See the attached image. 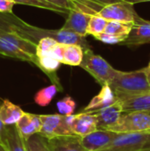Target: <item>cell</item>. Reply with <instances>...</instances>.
<instances>
[{
	"label": "cell",
	"instance_id": "1",
	"mask_svg": "<svg viewBox=\"0 0 150 151\" xmlns=\"http://www.w3.org/2000/svg\"><path fill=\"white\" fill-rule=\"evenodd\" d=\"M108 85L117 98L149 92L150 73H148L146 67L133 72L118 70L116 75Z\"/></svg>",
	"mask_w": 150,
	"mask_h": 151
},
{
	"label": "cell",
	"instance_id": "2",
	"mask_svg": "<svg viewBox=\"0 0 150 151\" xmlns=\"http://www.w3.org/2000/svg\"><path fill=\"white\" fill-rule=\"evenodd\" d=\"M80 66L93 76L102 86L109 84L118 71L100 55L95 54L90 48L83 50V59Z\"/></svg>",
	"mask_w": 150,
	"mask_h": 151
},
{
	"label": "cell",
	"instance_id": "3",
	"mask_svg": "<svg viewBox=\"0 0 150 151\" xmlns=\"http://www.w3.org/2000/svg\"><path fill=\"white\" fill-rule=\"evenodd\" d=\"M118 121L107 128L118 134H150L149 111H129L124 112Z\"/></svg>",
	"mask_w": 150,
	"mask_h": 151
},
{
	"label": "cell",
	"instance_id": "4",
	"mask_svg": "<svg viewBox=\"0 0 150 151\" xmlns=\"http://www.w3.org/2000/svg\"><path fill=\"white\" fill-rule=\"evenodd\" d=\"M95 14L107 20L133 23L134 25L142 24L146 21L136 12L133 8V4L125 1H120L103 6Z\"/></svg>",
	"mask_w": 150,
	"mask_h": 151
},
{
	"label": "cell",
	"instance_id": "5",
	"mask_svg": "<svg viewBox=\"0 0 150 151\" xmlns=\"http://www.w3.org/2000/svg\"><path fill=\"white\" fill-rule=\"evenodd\" d=\"M148 134H118L104 149L98 151H139L145 147Z\"/></svg>",
	"mask_w": 150,
	"mask_h": 151
},
{
	"label": "cell",
	"instance_id": "6",
	"mask_svg": "<svg viewBox=\"0 0 150 151\" xmlns=\"http://www.w3.org/2000/svg\"><path fill=\"white\" fill-rule=\"evenodd\" d=\"M41 119L42 127L38 134L47 140L57 136L73 135L72 130L67 127L64 120V115H41Z\"/></svg>",
	"mask_w": 150,
	"mask_h": 151
},
{
	"label": "cell",
	"instance_id": "7",
	"mask_svg": "<svg viewBox=\"0 0 150 151\" xmlns=\"http://www.w3.org/2000/svg\"><path fill=\"white\" fill-rule=\"evenodd\" d=\"M67 14L68 17L66 19V21L61 29L72 31L81 36L86 37L88 35L87 29L88 22L93 14L83 11L77 4L74 8L71 9Z\"/></svg>",
	"mask_w": 150,
	"mask_h": 151
},
{
	"label": "cell",
	"instance_id": "8",
	"mask_svg": "<svg viewBox=\"0 0 150 151\" xmlns=\"http://www.w3.org/2000/svg\"><path fill=\"white\" fill-rule=\"evenodd\" d=\"M118 134V133L110 130L97 129L80 137V142L87 151H98L107 147Z\"/></svg>",
	"mask_w": 150,
	"mask_h": 151
},
{
	"label": "cell",
	"instance_id": "9",
	"mask_svg": "<svg viewBox=\"0 0 150 151\" xmlns=\"http://www.w3.org/2000/svg\"><path fill=\"white\" fill-rule=\"evenodd\" d=\"M93 113L97 120V129H104L114 126L118 119H120L121 115L124 113L123 107L121 102L118 99L114 104L95 111H89Z\"/></svg>",
	"mask_w": 150,
	"mask_h": 151
},
{
	"label": "cell",
	"instance_id": "10",
	"mask_svg": "<svg viewBox=\"0 0 150 151\" xmlns=\"http://www.w3.org/2000/svg\"><path fill=\"white\" fill-rule=\"evenodd\" d=\"M15 126L21 137L27 141L32 135L39 134L42 127L41 115L24 112Z\"/></svg>",
	"mask_w": 150,
	"mask_h": 151
},
{
	"label": "cell",
	"instance_id": "11",
	"mask_svg": "<svg viewBox=\"0 0 150 151\" xmlns=\"http://www.w3.org/2000/svg\"><path fill=\"white\" fill-rule=\"evenodd\" d=\"M47 145L50 151H87L81 144L80 136L75 134L49 139L47 140Z\"/></svg>",
	"mask_w": 150,
	"mask_h": 151
},
{
	"label": "cell",
	"instance_id": "12",
	"mask_svg": "<svg viewBox=\"0 0 150 151\" xmlns=\"http://www.w3.org/2000/svg\"><path fill=\"white\" fill-rule=\"evenodd\" d=\"M95 130H97V120L93 113L90 111H83L76 114V118L72 127L73 134L82 137Z\"/></svg>",
	"mask_w": 150,
	"mask_h": 151
},
{
	"label": "cell",
	"instance_id": "13",
	"mask_svg": "<svg viewBox=\"0 0 150 151\" xmlns=\"http://www.w3.org/2000/svg\"><path fill=\"white\" fill-rule=\"evenodd\" d=\"M118 99L122 104L124 112L135 111L150 112V91L139 95L125 96Z\"/></svg>",
	"mask_w": 150,
	"mask_h": 151
},
{
	"label": "cell",
	"instance_id": "14",
	"mask_svg": "<svg viewBox=\"0 0 150 151\" xmlns=\"http://www.w3.org/2000/svg\"><path fill=\"white\" fill-rule=\"evenodd\" d=\"M146 43H150V21L149 20L142 24L133 25L127 37L120 44L131 47Z\"/></svg>",
	"mask_w": 150,
	"mask_h": 151
},
{
	"label": "cell",
	"instance_id": "15",
	"mask_svg": "<svg viewBox=\"0 0 150 151\" xmlns=\"http://www.w3.org/2000/svg\"><path fill=\"white\" fill-rule=\"evenodd\" d=\"M2 143L7 151H27L26 142L19 134L16 126H5L2 134Z\"/></svg>",
	"mask_w": 150,
	"mask_h": 151
},
{
	"label": "cell",
	"instance_id": "16",
	"mask_svg": "<svg viewBox=\"0 0 150 151\" xmlns=\"http://www.w3.org/2000/svg\"><path fill=\"white\" fill-rule=\"evenodd\" d=\"M0 39L10 42L20 50L33 56H36V43L29 39L20 35L16 31L5 32L0 31Z\"/></svg>",
	"mask_w": 150,
	"mask_h": 151
},
{
	"label": "cell",
	"instance_id": "17",
	"mask_svg": "<svg viewBox=\"0 0 150 151\" xmlns=\"http://www.w3.org/2000/svg\"><path fill=\"white\" fill-rule=\"evenodd\" d=\"M118 100L114 92L108 84L102 86V89L97 96L93 97L88 106L84 109L83 111H95L105 108L112 104H114Z\"/></svg>",
	"mask_w": 150,
	"mask_h": 151
},
{
	"label": "cell",
	"instance_id": "18",
	"mask_svg": "<svg viewBox=\"0 0 150 151\" xmlns=\"http://www.w3.org/2000/svg\"><path fill=\"white\" fill-rule=\"evenodd\" d=\"M0 55L8 57V58H12L16 59H19L22 61H27L30 62L34 65H35L38 68L40 67L39 64V59L36 56L30 55L28 53H26L17 47L13 46L8 42H5L2 39H0Z\"/></svg>",
	"mask_w": 150,
	"mask_h": 151
},
{
	"label": "cell",
	"instance_id": "19",
	"mask_svg": "<svg viewBox=\"0 0 150 151\" xmlns=\"http://www.w3.org/2000/svg\"><path fill=\"white\" fill-rule=\"evenodd\" d=\"M24 111L22 109L5 99L0 104V119L4 126H13L19 121Z\"/></svg>",
	"mask_w": 150,
	"mask_h": 151
},
{
	"label": "cell",
	"instance_id": "20",
	"mask_svg": "<svg viewBox=\"0 0 150 151\" xmlns=\"http://www.w3.org/2000/svg\"><path fill=\"white\" fill-rule=\"evenodd\" d=\"M83 59V49L80 45H65L64 47V55L62 64L77 66Z\"/></svg>",
	"mask_w": 150,
	"mask_h": 151
},
{
	"label": "cell",
	"instance_id": "21",
	"mask_svg": "<svg viewBox=\"0 0 150 151\" xmlns=\"http://www.w3.org/2000/svg\"><path fill=\"white\" fill-rule=\"evenodd\" d=\"M27 24L13 13L0 12V31L12 32Z\"/></svg>",
	"mask_w": 150,
	"mask_h": 151
},
{
	"label": "cell",
	"instance_id": "22",
	"mask_svg": "<svg viewBox=\"0 0 150 151\" xmlns=\"http://www.w3.org/2000/svg\"><path fill=\"white\" fill-rule=\"evenodd\" d=\"M133 25L134 24L133 23H125V22L115 21V20H108L104 29V33L123 37L126 39Z\"/></svg>",
	"mask_w": 150,
	"mask_h": 151
},
{
	"label": "cell",
	"instance_id": "23",
	"mask_svg": "<svg viewBox=\"0 0 150 151\" xmlns=\"http://www.w3.org/2000/svg\"><path fill=\"white\" fill-rule=\"evenodd\" d=\"M57 91H59V88L55 84L42 88L34 96L35 104L42 107L49 105L56 96V94L57 93Z\"/></svg>",
	"mask_w": 150,
	"mask_h": 151
},
{
	"label": "cell",
	"instance_id": "24",
	"mask_svg": "<svg viewBox=\"0 0 150 151\" xmlns=\"http://www.w3.org/2000/svg\"><path fill=\"white\" fill-rule=\"evenodd\" d=\"M15 4H26V5H30L37 8H42L52 12H56L58 13H68L69 11L61 8L59 6H57L55 4H52L50 3H48L44 0H12Z\"/></svg>",
	"mask_w": 150,
	"mask_h": 151
},
{
	"label": "cell",
	"instance_id": "25",
	"mask_svg": "<svg viewBox=\"0 0 150 151\" xmlns=\"http://www.w3.org/2000/svg\"><path fill=\"white\" fill-rule=\"evenodd\" d=\"M107 22H108V20L103 19V17H101L97 14H93L88 22L87 34L95 37L96 35L103 33L105 27L107 25Z\"/></svg>",
	"mask_w": 150,
	"mask_h": 151
},
{
	"label": "cell",
	"instance_id": "26",
	"mask_svg": "<svg viewBox=\"0 0 150 151\" xmlns=\"http://www.w3.org/2000/svg\"><path fill=\"white\" fill-rule=\"evenodd\" d=\"M25 142L28 151H50L47 145V140L39 134H34Z\"/></svg>",
	"mask_w": 150,
	"mask_h": 151
},
{
	"label": "cell",
	"instance_id": "27",
	"mask_svg": "<svg viewBox=\"0 0 150 151\" xmlns=\"http://www.w3.org/2000/svg\"><path fill=\"white\" fill-rule=\"evenodd\" d=\"M57 107L61 115H72L75 111L76 103L71 96H65L57 103Z\"/></svg>",
	"mask_w": 150,
	"mask_h": 151
},
{
	"label": "cell",
	"instance_id": "28",
	"mask_svg": "<svg viewBox=\"0 0 150 151\" xmlns=\"http://www.w3.org/2000/svg\"><path fill=\"white\" fill-rule=\"evenodd\" d=\"M57 42L50 37H43L39 40L36 43V57L39 58L40 57L45 55L52 46H54Z\"/></svg>",
	"mask_w": 150,
	"mask_h": 151
},
{
	"label": "cell",
	"instance_id": "29",
	"mask_svg": "<svg viewBox=\"0 0 150 151\" xmlns=\"http://www.w3.org/2000/svg\"><path fill=\"white\" fill-rule=\"evenodd\" d=\"M86 4V5L92 9L93 11L95 12V13L100 10L96 7H100L102 8L103 6H105V5H108V4H114V3H117V2H120V1H123V0H83Z\"/></svg>",
	"mask_w": 150,
	"mask_h": 151
},
{
	"label": "cell",
	"instance_id": "30",
	"mask_svg": "<svg viewBox=\"0 0 150 151\" xmlns=\"http://www.w3.org/2000/svg\"><path fill=\"white\" fill-rule=\"evenodd\" d=\"M95 38L104 43H108V44H120L125 38L123 37H119V36H116L113 35H110L107 33H102L98 35L95 36Z\"/></svg>",
	"mask_w": 150,
	"mask_h": 151
},
{
	"label": "cell",
	"instance_id": "31",
	"mask_svg": "<svg viewBox=\"0 0 150 151\" xmlns=\"http://www.w3.org/2000/svg\"><path fill=\"white\" fill-rule=\"evenodd\" d=\"M64 47H65V44L60 43V42H57L54 46H52L50 48V50L46 54L50 56L51 58H55L56 60L59 61L62 64L63 55H64Z\"/></svg>",
	"mask_w": 150,
	"mask_h": 151
},
{
	"label": "cell",
	"instance_id": "32",
	"mask_svg": "<svg viewBox=\"0 0 150 151\" xmlns=\"http://www.w3.org/2000/svg\"><path fill=\"white\" fill-rule=\"evenodd\" d=\"M44 1L55 4L57 6H59L61 8H64L67 11H70L71 9L76 6V4L74 3L73 0H44Z\"/></svg>",
	"mask_w": 150,
	"mask_h": 151
},
{
	"label": "cell",
	"instance_id": "33",
	"mask_svg": "<svg viewBox=\"0 0 150 151\" xmlns=\"http://www.w3.org/2000/svg\"><path fill=\"white\" fill-rule=\"evenodd\" d=\"M14 4L12 0H0V12L12 13Z\"/></svg>",
	"mask_w": 150,
	"mask_h": 151
},
{
	"label": "cell",
	"instance_id": "34",
	"mask_svg": "<svg viewBox=\"0 0 150 151\" xmlns=\"http://www.w3.org/2000/svg\"><path fill=\"white\" fill-rule=\"evenodd\" d=\"M123 1L130 3L132 4H138V3H143V2H150V0H123Z\"/></svg>",
	"mask_w": 150,
	"mask_h": 151
},
{
	"label": "cell",
	"instance_id": "35",
	"mask_svg": "<svg viewBox=\"0 0 150 151\" xmlns=\"http://www.w3.org/2000/svg\"><path fill=\"white\" fill-rule=\"evenodd\" d=\"M4 127H5V126L4 125V123L0 119V142H2V134H3V132H4Z\"/></svg>",
	"mask_w": 150,
	"mask_h": 151
},
{
	"label": "cell",
	"instance_id": "36",
	"mask_svg": "<svg viewBox=\"0 0 150 151\" xmlns=\"http://www.w3.org/2000/svg\"><path fill=\"white\" fill-rule=\"evenodd\" d=\"M145 148H150V134H149L148 140H147V142H146V144H145V147H144L143 149H145Z\"/></svg>",
	"mask_w": 150,
	"mask_h": 151
},
{
	"label": "cell",
	"instance_id": "37",
	"mask_svg": "<svg viewBox=\"0 0 150 151\" xmlns=\"http://www.w3.org/2000/svg\"><path fill=\"white\" fill-rule=\"evenodd\" d=\"M0 151H7L5 147L4 146V144L2 142H0Z\"/></svg>",
	"mask_w": 150,
	"mask_h": 151
},
{
	"label": "cell",
	"instance_id": "38",
	"mask_svg": "<svg viewBox=\"0 0 150 151\" xmlns=\"http://www.w3.org/2000/svg\"><path fill=\"white\" fill-rule=\"evenodd\" d=\"M146 69H147L148 73H150V61H149V65H148V66L146 67Z\"/></svg>",
	"mask_w": 150,
	"mask_h": 151
},
{
	"label": "cell",
	"instance_id": "39",
	"mask_svg": "<svg viewBox=\"0 0 150 151\" xmlns=\"http://www.w3.org/2000/svg\"><path fill=\"white\" fill-rule=\"evenodd\" d=\"M139 151H150V148H145V149H142Z\"/></svg>",
	"mask_w": 150,
	"mask_h": 151
},
{
	"label": "cell",
	"instance_id": "40",
	"mask_svg": "<svg viewBox=\"0 0 150 151\" xmlns=\"http://www.w3.org/2000/svg\"><path fill=\"white\" fill-rule=\"evenodd\" d=\"M27 151H28V150H27Z\"/></svg>",
	"mask_w": 150,
	"mask_h": 151
}]
</instances>
